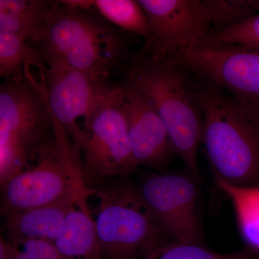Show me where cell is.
I'll return each instance as SVG.
<instances>
[{
  "instance_id": "cell-22",
  "label": "cell",
  "mask_w": 259,
  "mask_h": 259,
  "mask_svg": "<svg viewBox=\"0 0 259 259\" xmlns=\"http://www.w3.org/2000/svg\"><path fill=\"white\" fill-rule=\"evenodd\" d=\"M15 259H66L51 242L30 240L16 245Z\"/></svg>"
},
{
  "instance_id": "cell-21",
  "label": "cell",
  "mask_w": 259,
  "mask_h": 259,
  "mask_svg": "<svg viewBox=\"0 0 259 259\" xmlns=\"http://www.w3.org/2000/svg\"><path fill=\"white\" fill-rule=\"evenodd\" d=\"M203 42L236 44L259 51V12L241 25L224 32L212 34Z\"/></svg>"
},
{
  "instance_id": "cell-6",
  "label": "cell",
  "mask_w": 259,
  "mask_h": 259,
  "mask_svg": "<svg viewBox=\"0 0 259 259\" xmlns=\"http://www.w3.org/2000/svg\"><path fill=\"white\" fill-rule=\"evenodd\" d=\"M75 146L85 179L127 177L136 171L120 83L103 85L81 125Z\"/></svg>"
},
{
  "instance_id": "cell-3",
  "label": "cell",
  "mask_w": 259,
  "mask_h": 259,
  "mask_svg": "<svg viewBox=\"0 0 259 259\" xmlns=\"http://www.w3.org/2000/svg\"><path fill=\"white\" fill-rule=\"evenodd\" d=\"M197 78L202 144L215 183L259 187V108Z\"/></svg>"
},
{
  "instance_id": "cell-20",
  "label": "cell",
  "mask_w": 259,
  "mask_h": 259,
  "mask_svg": "<svg viewBox=\"0 0 259 259\" xmlns=\"http://www.w3.org/2000/svg\"><path fill=\"white\" fill-rule=\"evenodd\" d=\"M141 259H259V253L246 248L233 253H219L204 245L172 241L160 245Z\"/></svg>"
},
{
  "instance_id": "cell-7",
  "label": "cell",
  "mask_w": 259,
  "mask_h": 259,
  "mask_svg": "<svg viewBox=\"0 0 259 259\" xmlns=\"http://www.w3.org/2000/svg\"><path fill=\"white\" fill-rule=\"evenodd\" d=\"M95 193L99 206L95 221L102 257L141 259L168 243L137 187L119 182Z\"/></svg>"
},
{
  "instance_id": "cell-2",
  "label": "cell",
  "mask_w": 259,
  "mask_h": 259,
  "mask_svg": "<svg viewBox=\"0 0 259 259\" xmlns=\"http://www.w3.org/2000/svg\"><path fill=\"white\" fill-rule=\"evenodd\" d=\"M125 80L149 99L169 135L177 156L200 182L197 161L203 116L197 78L179 61L153 55L141 48L126 66Z\"/></svg>"
},
{
  "instance_id": "cell-1",
  "label": "cell",
  "mask_w": 259,
  "mask_h": 259,
  "mask_svg": "<svg viewBox=\"0 0 259 259\" xmlns=\"http://www.w3.org/2000/svg\"><path fill=\"white\" fill-rule=\"evenodd\" d=\"M131 37L99 15L88 0L51 1L30 44L42 65H67L107 83L115 71L124 72L134 55Z\"/></svg>"
},
{
  "instance_id": "cell-19",
  "label": "cell",
  "mask_w": 259,
  "mask_h": 259,
  "mask_svg": "<svg viewBox=\"0 0 259 259\" xmlns=\"http://www.w3.org/2000/svg\"><path fill=\"white\" fill-rule=\"evenodd\" d=\"M214 33L241 25L259 12V0H201Z\"/></svg>"
},
{
  "instance_id": "cell-13",
  "label": "cell",
  "mask_w": 259,
  "mask_h": 259,
  "mask_svg": "<svg viewBox=\"0 0 259 259\" xmlns=\"http://www.w3.org/2000/svg\"><path fill=\"white\" fill-rule=\"evenodd\" d=\"M90 194H81L54 203L12 213L6 218L8 241L15 245L30 240L54 243L60 234L70 209L80 199Z\"/></svg>"
},
{
  "instance_id": "cell-4",
  "label": "cell",
  "mask_w": 259,
  "mask_h": 259,
  "mask_svg": "<svg viewBox=\"0 0 259 259\" xmlns=\"http://www.w3.org/2000/svg\"><path fill=\"white\" fill-rule=\"evenodd\" d=\"M54 135L41 83L25 69L23 79L0 88V185L23 171Z\"/></svg>"
},
{
  "instance_id": "cell-18",
  "label": "cell",
  "mask_w": 259,
  "mask_h": 259,
  "mask_svg": "<svg viewBox=\"0 0 259 259\" xmlns=\"http://www.w3.org/2000/svg\"><path fill=\"white\" fill-rule=\"evenodd\" d=\"M38 54L24 37L10 32H0V76L5 80L23 79L25 68L38 67Z\"/></svg>"
},
{
  "instance_id": "cell-10",
  "label": "cell",
  "mask_w": 259,
  "mask_h": 259,
  "mask_svg": "<svg viewBox=\"0 0 259 259\" xmlns=\"http://www.w3.org/2000/svg\"><path fill=\"white\" fill-rule=\"evenodd\" d=\"M148 22L149 35L142 49L169 56L199 45L214 33L201 0H139Z\"/></svg>"
},
{
  "instance_id": "cell-9",
  "label": "cell",
  "mask_w": 259,
  "mask_h": 259,
  "mask_svg": "<svg viewBox=\"0 0 259 259\" xmlns=\"http://www.w3.org/2000/svg\"><path fill=\"white\" fill-rule=\"evenodd\" d=\"M199 184L187 170L163 171L148 175L137 187L153 217L174 241L204 245Z\"/></svg>"
},
{
  "instance_id": "cell-11",
  "label": "cell",
  "mask_w": 259,
  "mask_h": 259,
  "mask_svg": "<svg viewBox=\"0 0 259 259\" xmlns=\"http://www.w3.org/2000/svg\"><path fill=\"white\" fill-rule=\"evenodd\" d=\"M37 68L51 113L72 138L75 147L81 134L78 120H83L100 88L109 83L99 82L90 74L67 65L40 64Z\"/></svg>"
},
{
  "instance_id": "cell-12",
  "label": "cell",
  "mask_w": 259,
  "mask_h": 259,
  "mask_svg": "<svg viewBox=\"0 0 259 259\" xmlns=\"http://www.w3.org/2000/svg\"><path fill=\"white\" fill-rule=\"evenodd\" d=\"M120 84L136 163L163 171L177 156L166 126L144 93L127 80Z\"/></svg>"
},
{
  "instance_id": "cell-14",
  "label": "cell",
  "mask_w": 259,
  "mask_h": 259,
  "mask_svg": "<svg viewBox=\"0 0 259 259\" xmlns=\"http://www.w3.org/2000/svg\"><path fill=\"white\" fill-rule=\"evenodd\" d=\"M87 199H80L70 209L54 243L66 259H101L96 225L90 215Z\"/></svg>"
},
{
  "instance_id": "cell-15",
  "label": "cell",
  "mask_w": 259,
  "mask_h": 259,
  "mask_svg": "<svg viewBox=\"0 0 259 259\" xmlns=\"http://www.w3.org/2000/svg\"><path fill=\"white\" fill-rule=\"evenodd\" d=\"M50 4L45 0H0V32L20 35L30 42Z\"/></svg>"
},
{
  "instance_id": "cell-5",
  "label": "cell",
  "mask_w": 259,
  "mask_h": 259,
  "mask_svg": "<svg viewBox=\"0 0 259 259\" xmlns=\"http://www.w3.org/2000/svg\"><path fill=\"white\" fill-rule=\"evenodd\" d=\"M53 118L52 139L26 168L2 188L3 217L72 196L95 193L85 186L79 154L69 135Z\"/></svg>"
},
{
  "instance_id": "cell-16",
  "label": "cell",
  "mask_w": 259,
  "mask_h": 259,
  "mask_svg": "<svg viewBox=\"0 0 259 259\" xmlns=\"http://www.w3.org/2000/svg\"><path fill=\"white\" fill-rule=\"evenodd\" d=\"M216 185L231 199L247 248L259 253V187H236L223 182Z\"/></svg>"
},
{
  "instance_id": "cell-17",
  "label": "cell",
  "mask_w": 259,
  "mask_h": 259,
  "mask_svg": "<svg viewBox=\"0 0 259 259\" xmlns=\"http://www.w3.org/2000/svg\"><path fill=\"white\" fill-rule=\"evenodd\" d=\"M92 8L114 26L144 40L149 35L146 13L139 1L134 0H95Z\"/></svg>"
},
{
  "instance_id": "cell-23",
  "label": "cell",
  "mask_w": 259,
  "mask_h": 259,
  "mask_svg": "<svg viewBox=\"0 0 259 259\" xmlns=\"http://www.w3.org/2000/svg\"><path fill=\"white\" fill-rule=\"evenodd\" d=\"M16 245L1 236L0 238V259H15L18 253Z\"/></svg>"
},
{
  "instance_id": "cell-8",
  "label": "cell",
  "mask_w": 259,
  "mask_h": 259,
  "mask_svg": "<svg viewBox=\"0 0 259 259\" xmlns=\"http://www.w3.org/2000/svg\"><path fill=\"white\" fill-rule=\"evenodd\" d=\"M169 57L238 101L259 108V51L236 44L202 42Z\"/></svg>"
}]
</instances>
